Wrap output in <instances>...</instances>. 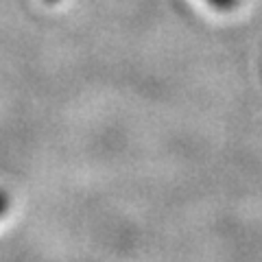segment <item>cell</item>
<instances>
[{
  "label": "cell",
  "instance_id": "1",
  "mask_svg": "<svg viewBox=\"0 0 262 262\" xmlns=\"http://www.w3.org/2000/svg\"><path fill=\"white\" fill-rule=\"evenodd\" d=\"M208 3L219 11H229V9H234V7L238 5V0H208Z\"/></svg>",
  "mask_w": 262,
  "mask_h": 262
},
{
  "label": "cell",
  "instance_id": "2",
  "mask_svg": "<svg viewBox=\"0 0 262 262\" xmlns=\"http://www.w3.org/2000/svg\"><path fill=\"white\" fill-rule=\"evenodd\" d=\"M7 210H9V194L5 190H0V216H3Z\"/></svg>",
  "mask_w": 262,
  "mask_h": 262
},
{
  "label": "cell",
  "instance_id": "3",
  "mask_svg": "<svg viewBox=\"0 0 262 262\" xmlns=\"http://www.w3.org/2000/svg\"><path fill=\"white\" fill-rule=\"evenodd\" d=\"M48 3H57V0H48Z\"/></svg>",
  "mask_w": 262,
  "mask_h": 262
}]
</instances>
